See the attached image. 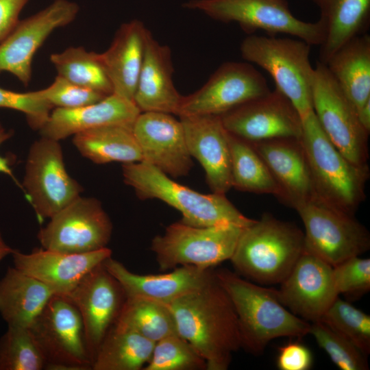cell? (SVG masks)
Here are the masks:
<instances>
[{"label":"cell","instance_id":"6da1fadb","mask_svg":"<svg viewBox=\"0 0 370 370\" xmlns=\"http://www.w3.org/2000/svg\"><path fill=\"white\" fill-rule=\"evenodd\" d=\"M167 305L177 334L204 358L207 370L227 369L241 341L234 306L216 275Z\"/></svg>","mask_w":370,"mask_h":370},{"label":"cell","instance_id":"7a4b0ae2","mask_svg":"<svg viewBox=\"0 0 370 370\" xmlns=\"http://www.w3.org/2000/svg\"><path fill=\"white\" fill-rule=\"evenodd\" d=\"M214 271L236 311L242 348L259 355L276 338H300L309 334L310 323L280 302L277 289L243 279L226 269Z\"/></svg>","mask_w":370,"mask_h":370},{"label":"cell","instance_id":"3957f363","mask_svg":"<svg viewBox=\"0 0 370 370\" xmlns=\"http://www.w3.org/2000/svg\"><path fill=\"white\" fill-rule=\"evenodd\" d=\"M304 250V232L264 213L243 229L230 260L237 273L249 281L281 284Z\"/></svg>","mask_w":370,"mask_h":370},{"label":"cell","instance_id":"277c9868","mask_svg":"<svg viewBox=\"0 0 370 370\" xmlns=\"http://www.w3.org/2000/svg\"><path fill=\"white\" fill-rule=\"evenodd\" d=\"M300 140L308 160L315 197L329 206L354 216L366 197L368 164L347 159L321 128L313 110L302 117Z\"/></svg>","mask_w":370,"mask_h":370},{"label":"cell","instance_id":"5b68a950","mask_svg":"<svg viewBox=\"0 0 370 370\" xmlns=\"http://www.w3.org/2000/svg\"><path fill=\"white\" fill-rule=\"evenodd\" d=\"M122 171L124 182L138 198L166 203L182 213L184 223L197 227L229 223L245 227L255 221L243 214L225 195L198 193L146 162L123 164Z\"/></svg>","mask_w":370,"mask_h":370},{"label":"cell","instance_id":"8992f818","mask_svg":"<svg viewBox=\"0 0 370 370\" xmlns=\"http://www.w3.org/2000/svg\"><path fill=\"white\" fill-rule=\"evenodd\" d=\"M311 45L300 39L251 34L242 42L244 60L265 70L277 88L294 105L301 118L312 110L314 70Z\"/></svg>","mask_w":370,"mask_h":370},{"label":"cell","instance_id":"52a82bcc","mask_svg":"<svg viewBox=\"0 0 370 370\" xmlns=\"http://www.w3.org/2000/svg\"><path fill=\"white\" fill-rule=\"evenodd\" d=\"M244 228L229 223L197 227L180 221L156 236L150 248L160 271L184 265L213 268L230 260Z\"/></svg>","mask_w":370,"mask_h":370},{"label":"cell","instance_id":"ba28073f","mask_svg":"<svg viewBox=\"0 0 370 370\" xmlns=\"http://www.w3.org/2000/svg\"><path fill=\"white\" fill-rule=\"evenodd\" d=\"M223 22H236L250 35L258 30L269 36L285 34L309 45H321L325 31L322 22H306L295 17L286 0H191L184 4Z\"/></svg>","mask_w":370,"mask_h":370},{"label":"cell","instance_id":"9c48e42d","mask_svg":"<svg viewBox=\"0 0 370 370\" xmlns=\"http://www.w3.org/2000/svg\"><path fill=\"white\" fill-rule=\"evenodd\" d=\"M28 330L44 356L45 369H92L82 317L67 296L54 295Z\"/></svg>","mask_w":370,"mask_h":370},{"label":"cell","instance_id":"30bf717a","mask_svg":"<svg viewBox=\"0 0 370 370\" xmlns=\"http://www.w3.org/2000/svg\"><path fill=\"white\" fill-rule=\"evenodd\" d=\"M21 189L40 223L52 217L83 191L66 171L59 141L43 136L29 148Z\"/></svg>","mask_w":370,"mask_h":370},{"label":"cell","instance_id":"8fae6325","mask_svg":"<svg viewBox=\"0 0 370 370\" xmlns=\"http://www.w3.org/2000/svg\"><path fill=\"white\" fill-rule=\"evenodd\" d=\"M295 210L304 225L305 249L332 267L369 249V233L354 216L316 197Z\"/></svg>","mask_w":370,"mask_h":370},{"label":"cell","instance_id":"7c38bea8","mask_svg":"<svg viewBox=\"0 0 370 370\" xmlns=\"http://www.w3.org/2000/svg\"><path fill=\"white\" fill-rule=\"evenodd\" d=\"M312 101L321 128L336 149L352 163L367 164L369 134L361 125L354 105L320 61L314 70Z\"/></svg>","mask_w":370,"mask_h":370},{"label":"cell","instance_id":"4fadbf2b","mask_svg":"<svg viewBox=\"0 0 370 370\" xmlns=\"http://www.w3.org/2000/svg\"><path fill=\"white\" fill-rule=\"evenodd\" d=\"M112 223L101 203L79 196L50 218L37 238L42 248L66 254H84L107 247Z\"/></svg>","mask_w":370,"mask_h":370},{"label":"cell","instance_id":"5bb4252c","mask_svg":"<svg viewBox=\"0 0 370 370\" xmlns=\"http://www.w3.org/2000/svg\"><path fill=\"white\" fill-rule=\"evenodd\" d=\"M270 91L265 77L251 64L225 62L200 89L182 97L177 115H221Z\"/></svg>","mask_w":370,"mask_h":370},{"label":"cell","instance_id":"9a60e30c","mask_svg":"<svg viewBox=\"0 0 370 370\" xmlns=\"http://www.w3.org/2000/svg\"><path fill=\"white\" fill-rule=\"evenodd\" d=\"M79 5L69 0H54L33 15L19 20L0 42V73L8 72L25 86L32 79V60L38 49L56 29L76 18Z\"/></svg>","mask_w":370,"mask_h":370},{"label":"cell","instance_id":"2e32d148","mask_svg":"<svg viewBox=\"0 0 370 370\" xmlns=\"http://www.w3.org/2000/svg\"><path fill=\"white\" fill-rule=\"evenodd\" d=\"M219 116L228 133L249 143L302 134L301 116L277 88Z\"/></svg>","mask_w":370,"mask_h":370},{"label":"cell","instance_id":"e0dca14e","mask_svg":"<svg viewBox=\"0 0 370 370\" xmlns=\"http://www.w3.org/2000/svg\"><path fill=\"white\" fill-rule=\"evenodd\" d=\"M67 297L82 317L93 363L102 341L119 317L126 298L124 291L102 262L86 273Z\"/></svg>","mask_w":370,"mask_h":370},{"label":"cell","instance_id":"ac0fdd59","mask_svg":"<svg viewBox=\"0 0 370 370\" xmlns=\"http://www.w3.org/2000/svg\"><path fill=\"white\" fill-rule=\"evenodd\" d=\"M277 293L280 302L302 319L319 321L339 296L332 277V266L304 250Z\"/></svg>","mask_w":370,"mask_h":370},{"label":"cell","instance_id":"d6986e66","mask_svg":"<svg viewBox=\"0 0 370 370\" xmlns=\"http://www.w3.org/2000/svg\"><path fill=\"white\" fill-rule=\"evenodd\" d=\"M132 130L143 160L172 177L188 174L193 166L182 123L171 114L143 112Z\"/></svg>","mask_w":370,"mask_h":370},{"label":"cell","instance_id":"ffe728a7","mask_svg":"<svg viewBox=\"0 0 370 370\" xmlns=\"http://www.w3.org/2000/svg\"><path fill=\"white\" fill-rule=\"evenodd\" d=\"M188 151L206 173L212 193L225 195L232 188L228 132L219 115L179 116Z\"/></svg>","mask_w":370,"mask_h":370},{"label":"cell","instance_id":"44dd1931","mask_svg":"<svg viewBox=\"0 0 370 370\" xmlns=\"http://www.w3.org/2000/svg\"><path fill=\"white\" fill-rule=\"evenodd\" d=\"M14 267L48 286L55 295L67 296L82 278L112 256L108 247L84 254L36 249L29 254L14 249Z\"/></svg>","mask_w":370,"mask_h":370},{"label":"cell","instance_id":"7402d4cb","mask_svg":"<svg viewBox=\"0 0 370 370\" xmlns=\"http://www.w3.org/2000/svg\"><path fill=\"white\" fill-rule=\"evenodd\" d=\"M103 265L119 282L126 298H144L164 304L203 287L215 276L212 268L192 265L180 266L166 273L140 275L129 271L112 256Z\"/></svg>","mask_w":370,"mask_h":370},{"label":"cell","instance_id":"603a6c76","mask_svg":"<svg viewBox=\"0 0 370 370\" xmlns=\"http://www.w3.org/2000/svg\"><path fill=\"white\" fill-rule=\"evenodd\" d=\"M250 143L278 184L280 190V201L295 209L315 197L300 138H274Z\"/></svg>","mask_w":370,"mask_h":370},{"label":"cell","instance_id":"cb8c5ba5","mask_svg":"<svg viewBox=\"0 0 370 370\" xmlns=\"http://www.w3.org/2000/svg\"><path fill=\"white\" fill-rule=\"evenodd\" d=\"M140 113L133 101L113 93L88 106L73 109L56 108L39 132L41 136L60 141L102 126L132 127Z\"/></svg>","mask_w":370,"mask_h":370},{"label":"cell","instance_id":"d4e9b609","mask_svg":"<svg viewBox=\"0 0 370 370\" xmlns=\"http://www.w3.org/2000/svg\"><path fill=\"white\" fill-rule=\"evenodd\" d=\"M173 67L169 47L160 44L149 32L134 103L143 112L177 114L182 95L173 82Z\"/></svg>","mask_w":370,"mask_h":370},{"label":"cell","instance_id":"484cf974","mask_svg":"<svg viewBox=\"0 0 370 370\" xmlns=\"http://www.w3.org/2000/svg\"><path fill=\"white\" fill-rule=\"evenodd\" d=\"M149 31L138 20L123 23L101 57L113 93L134 102Z\"/></svg>","mask_w":370,"mask_h":370},{"label":"cell","instance_id":"4316f807","mask_svg":"<svg viewBox=\"0 0 370 370\" xmlns=\"http://www.w3.org/2000/svg\"><path fill=\"white\" fill-rule=\"evenodd\" d=\"M53 292L16 267H8L0 280V314L8 326L29 328Z\"/></svg>","mask_w":370,"mask_h":370},{"label":"cell","instance_id":"83f0119b","mask_svg":"<svg viewBox=\"0 0 370 370\" xmlns=\"http://www.w3.org/2000/svg\"><path fill=\"white\" fill-rule=\"evenodd\" d=\"M325 64L358 112L370 99V36L363 34L354 37Z\"/></svg>","mask_w":370,"mask_h":370},{"label":"cell","instance_id":"f1b7e54d","mask_svg":"<svg viewBox=\"0 0 370 370\" xmlns=\"http://www.w3.org/2000/svg\"><path fill=\"white\" fill-rule=\"evenodd\" d=\"M320 10L325 31L320 45V62L354 37L365 34L369 25L370 0H311Z\"/></svg>","mask_w":370,"mask_h":370},{"label":"cell","instance_id":"f546056e","mask_svg":"<svg viewBox=\"0 0 370 370\" xmlns=\"http://www.w3.org/2000/svg\"><path fill=\"white\" fill-rule=\"evenodd\" d=\"M79 152L95 164L141 162L142 153L132 127L112 125L86 130L73 136Z\"/></svg>","mask_w":370,"mask_h":370},{"label":"cell","instance_id":"4dcf8cb0","mask_svg":"<svg viewBox=\"0 0 370 370\" xmlns=\"http://www.w3.org/2000/svg\"><path fill=\"white\" fill-rule=\"evenodd\" d=\"M154 345V342L115 323L98 349L92 369H143L151 359Z\"/></svg>","mask_w":370,"mask_h":370},{"label":"cell","instance_id":"1f68e13d","mask_svg":"<svg viewBox=\"0 0 370 370\" xmlns=\"http://www.w3.org/2000/svg\"><path fill=\"white\" fill-rule=\"evenodd\" d=\"M232 187L258 194H271L278 199L280 188L267 165L251 144L228 133Z\"/></svg>","mask_w":370,"mask_h":370},{"label":"cell","instance_id":"d6a6232c","mask_svg":"<svg viewBox=\"0 0 370 370\" xmlns=\"http://www.w3.org/2000/svg\"><path fill=\"white\" fill-rule=\"evenodd\" d=\"M49 59L57 75L107 96L113 94V87L101 53L88 51L81 46L70 47L51 54Z\"/></svg>","mask_w":370,"mask_h":370},{"label":"cell","instance_id":"836d02e7","mask_svg":"<svg viewBox=\"0 0 370 370\" xmlns=\"http://www.w3.org/2000/svg\"><path fill=\"white\" fill-rule=\"evenodd\" d=\"M116 323L154 343L177 334L168 305L144 298H125Z\"/></svg>","mask_w":370,"mask_h":370},{"label":"cell","instance_id":"e575fe53","mask_svg":"<svg viewBox=\"0 0 370 370\" xmlns=\"http://www.w3.org/2000/svg\"><path fill=\"white\" fill-rule=\"evenodd\" d=\"M365 356L370 352V316L339 296L320 319Z\"/></svg>","mask_w":370,"mask_h":370},{"label":"cell","instance_id":"d590c367","mask_svg":"<svg viewBox=\"0 0 370 370\" xmlns=\"http://www.w3.org/2000/svg\"><path fill=\"white\" fill-rule=\"evenodd\" d=\"M44 356L28 328L8 326L0 338V370L45 369Z\"/></svg>","mask_w":370,"mask_h":370},{"label":"cell","instance_id":"8d00e7d4","mask_svg":"<svg viewBox=\"0 0 370 370\" xmlns=\"http://www.w3.org/2000/svg\"><path fill=\"white\" fill-rule=\"evenodd\" d=\"M204 358L178 334L155 343L151 359L143 370H204Z\"/></svg>","mask_w":370,"mask_h":370},{"label":"cell","instance_id":"74e56055","mask_svg":"<svg viewBox=\"0 0 370 370\" xmlns=\"http://www.w3.org/2000/svg\"><path fill=\"white\" fill-rule=\"evenodd\" d=\"M309 334L340 369H368L367 356L321 321L310 323Z\"/></svg>","mask_w":370,"mask_h":370},{"label":"cell","instance_id":"f35d334b","mask_svg":"<svg viewBox=\"0 0 370 370\" xmlns=\"http://www.w3.org/2000/svg\"><path fill=\"white\" fill-rule=\"evenodd\" d=\"M36 95L53 108L73 109L97 103L107 95L73 84L57 75L47 88L35 90Z\"/></svg>","mask_w":370,"mask_h":370},{"label":"cell","instance_id":"ab89813d","mask_svg":"<svg viewBox=\"0 0 370 370\" xmlns=\"http://www.w3.org/2000/svg\"><path fill=\"white\" fill-rule=\"evenodd\" d=\"M332 277L338 295H362L370 290V259L347 258L332 267Z\"/></svg>","mask_w":370,"mask_h":370},{"label":"cell","instance_id":"60d3db41","mask_svg":"<svg viewBox=\"0 0 370 370\" xmlns=\"http://www.w3.org/2000/svg\"><path fill=\"white\" fill-rule=\"evenodd\" d=\"M53 108L49 103L38 98L34 91L18 92L0 87V108L23 112L32 129L40 130Z\"/></svg>","mask_w":370,"mask_h":370},{"label":"cell","instance_id":"b9f144b4","mask_svg":"<svg viewBox=\"0 0 370 370\" xmlns=\"http://www.w3.org/2000/svg\"><path fill=\"white\" fill-rule=\"evenodd\" d=\"M312 363L311 351L301 343L289 342L279 348L277 366L280 370H308Z\"/></svg>","mask_w":370,"mask_h":370},{"label":"cell","instance_id":"7bdbcfd3","mask_svg":"<svg viewBox=\"0 0 370 370\" xmlns=\"http://www.w3.org/2000/svg\"><path fill=\"white\" fill-rule=\"evenodd\" d=\"M29 0H0V42L15 27L19 15Z\"/></svg>","mask_w":370,"mask_h":370},{"label":"cell","instance_id":"ee69618b","mask_svg":"<svg viewBox=\"0 0 370 370\" xmlns=\"http://www.w3.org/2000/svg\"><path fill=\"white\" fill-rule=\"evenodd\" d=\"M12 135L13 131L6 130L0 122V145L11 138ZM11 164L12 161L10 157L2 156L0 155V173H3L10 177L17 186L21 188V184H20L15 177L11 168Z\"/></svg>","mask_w":370,"mask_h":370},{"label":"cell","instance_id":"f6af8a7d","mask_svg":"<svg viewBox=\"0 0 370 370\" xmlns=\"http://www.w3.org/2000/svg\"><path fill=\"white\" fill-rule=\"evenodd\" d=\"M358 120L362 127L370 132V99L368 100L357 112Z\"/></svg>","mask_w":370,"mask_h":370},{"label":"cell","instance_id":"bcb514c9","mask_svg":"<svg viewBox=\"0 0 370 370\" xmlns=\"http://www.w3.org/2000/svg\"><path fill=\"white\" fill-rule=\"evenodd\" d=\"M14 250L5 243L0 231V261L8 255L12 254Z\"/></svg>","mask_w":370,"mask_h":370}]
</instances>
